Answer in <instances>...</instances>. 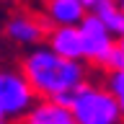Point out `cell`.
Wrapping results in <instances>:
<instances>
[{
    "instance_id": "13",
    "label": "cell",
    "mask_w": 124,
    "mask_h": 124,
    "mask_svg": "<svg viewBox=\"0 0 124 124\" xmlns=\"http://www.w3.org/2000/svg\"><path fill=\"white\" fill-rule=\"evenodd\" d=\"M114 3H116V5H119V10H122V13H124V0H114Z\"/></svg>"
},
{
    "instance_id": "6",
    "label": "cell",
    "mask_w": 124,
    "mask_h": 124,
    "mask_svg": "<svg viewBox=\"0 0 124 124\" xmlns=\"http://www.w3.org/2000/svg\"><path fill=\"white\" fill-rule=\"evenodd\" d=\"M44 44L65 60H83V41L78 26H49Z\"/></svg>"
},
{
    "instance_id": "4",
    "label": "cell",
    "mask_w": 124,
    "mask_h": 124,
    "mask_svg": "<svg viewBox=\"0 0 124 124\" xmlns=\"http://www.w3.org/2000/svg\"><path fill=\"white\" fill-rule=\"evenodd\" d=\"M36 103V93L21 70L0 67V114L5 119H23V114Z\"/></svg>"
},
{
    "instance_id": "8",
    "label": "cell",
    "mask_w": 124,
    "mask_h": 124,
    "mask_svg": "<svg viewBox=\"0 0 124 124\" xmlns=\"http://www.w3.org/2000/svg\"><path fill=\"white\" fill-rule=\"evenodd\" d=\"M88 13L80 0H46L44 3V18L49 26H78Z\"/></svg>"
},
{
    "instance_id": "11",
    "label": "cell",
    "mask_w": 124,
    "mask_h": 124,
    "mask_svg": "<svg viewBox=\"0 0 124 124\" xmlns=\"http://www.w3.org/2000/svg\"><path fill=\"white\" fill-rule=\"evenodd\" d=\"M103 70H124V36L116 39V46H114V52H111Z\"/></svg>"
},
{
    "instance_id": "5",
    "label": "cell",
    "mask_w": 124,
    "mask_h": 124,
    "mask_svg": "<svg viewBox=\"0 0 124 124\" xmlns=\"http://www.w3.org/2000/svg\"><path fill=\"white\" fill-rule=\"evenodd\" d=\"M46 31H49V21L31 10H16L3 23V34L8 41L16 46H29V49L36 44H44Z\"/></svg>"
},
{
    "instance_id": "7",
    "label": "cell",
    "mask_w": 124,
    "mask_h": 124,
    "mask_svg": "<svg viewBox=\"0 0 124 124\" xmlns=\"http://www.w3.org/2000/svg\"><path fill=\"white\" fill-rule=\"evenodd\" d=\"M23 124H78L72 111L52 98H36V103L23 114Z\"/></svg>"
},
{
    "instance_id": "14",
    "label": "cell",
    "mask_w": 124,
    "mask_h": 124,
    "mask_svg": "<svg viewBox=\"0 0 124 124\" xmlns=\"http://www.w3.org/2000/svg\"><path fill=\"white\" fill-rule=\"evenodd\" d=\"M0 124H10V119H5V116L0 114Z\"/></svg>"
},
{
    "instance_id": "1",
    "label": "cell",
    "mask_w": 124,
    "mask_h": 124,
    "mask_svg": "<svg viewBox=\"0 0 124 124\" xmlns=\"http://www.w3.org/2000/svg\"><path fill=\"white\" fill-rule=\"evenodd\" d=\"M18 70L34 88L36 98H60L85 83L91 67L85 60H65L46 44H36L23 54Z\"/></svg>"
},
{
    "instance_id": "2",
    "label": "cell",
    "mask_w": 124,
    "mask_h": 124,
    "mask_svg": "<svg viewBox=\"0 0 124 124\" xmlns=\"http://www.w3.org/2000/svg\"><path fill=\"white\" fill-rule=\"evenodd\" d=\"M67 108L78 124H124L114 96L103 83L85 80L70 93Z\"/></svg>"
},
{
    "instance_id": "9",
    "label": "cell",
    "mask_w": 124,
    "mask_h": 124,
    "mask_svg": "<svg viewBox=\"0 0 124 124\" xmlns=\"http://www.w3.org/2000/svg\"><path fill=\"white\" fill-rule=\"evenodd\" d=\"M93 13L106 23V29L111 31L116 39L124 36V13L119 10V5H116L114 0H101L98 5L93 8Z\"/></svg>"
},
{
    "instance_id": "12",
    "label": "cell",
    "mask_w": 124,
    "mask_h": 124,
    "mask_svg": "<svg viewBox=\"0 0 124 124\" xmlns=\"http://www.w3.org/2000/svg\"><path fill=\"white\" fill-rule=\"evenodd\" d=\"M98 3H101V0H80V5H83L85 10H93V8L98 5Z\"/></svg>"
},
{
    "instance_id": "3",
    "label": "cell",
    "mask_w": 124,
    "mask_h": 124,
    "mask_svg": "<svg viewBox=\"0 0 124 124\" xmlns=\"http://www.w3.org/2000/svg\"><path fill=\"white\" fill-rule=\"evenodd\" d=\"M78 31H80V41H83V60L93 67H106L108 57L116 46V36L106 29V23L93 10H88L83 21L78 23Z\"/></svg>"
},
{
    "instance_id": "10",
    "label": "cell",
    "mask_w": 124,
    "mask_h": 124,
    "mask_svg": "<svg viewBox=\"0 0 124 124\" xmlns=\"http://www.w3.org/2000/svg\"><path fill=\"white\" fill-rule=\"evenodd\" d=\"M103 85L111 91L116 106H119V114H122V122H124V70H106Z\"/></svg>"
}]
</instances>
